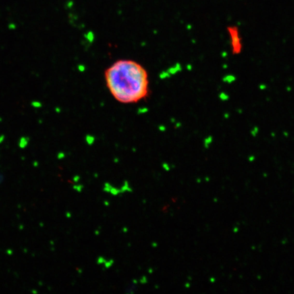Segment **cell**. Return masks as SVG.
<instances>
[{
	"label": "cell",
	"instance_id": "obj_22",
	"mask_svg": "<svg viewBox=\"0 0 294 294\" xmlns=\"http://www.w3.org/2000/svg\"><path fill=\"white\" fill-rule=\"evenodd\" d=\"M104 204L106 206H109L110 202H108V201H104Z\"/></svg>",
	"mask_w": 294,
	"mask_h": 294
},
{
	"label": "cell",
	"instance_id": "obj_16",
	"mask_svg": "<svg viewBox=\"0 0 294 294\" xmlns=\"http://www.w3.org/2000/svg\"><path fill=\"white\" fill-rule=\"evenodd\" d=\"M80 179V176H78V175H76V176H74V178H73V181H74V182H76V183H77V182L79 181Z\"/></svg>",
	"mask_w": 294,
	"mask_h": 294
},
{
	"label": "cell",
	"instance_id": "obj_28",
	"mask_svg": "<svg viewBox=\"0 0 294 294\" xmlns=\"http://www.w3.org/2000/svg\"><path fill=\"white\" fill-rule=\"evenodd\" d=\"M196 182H198V183H200V182H202V180H201L200 178H197V179H196Z\"/></svg>",
	"mask_w": 294,
	"mask_h": 294
},
{
	"label": "cell",
	"instance_id": "obj_24",
	"mask_svg": "<svg viewBox=\"0 0 294 294\" xmlns=\"http://www.w3.org/2000/svg\"><path fill=\"white\" fill-rule=\"evenodd\" d=\"M127 231H128V229H127V227H123V231L124 233H127Z\"/></svg>",
	"mask_w": 294,
	"mask_h": 294
},
{
	"label": "cell",
	"instance_id": "obj_32",
	"mask_svg": "<svg viewBox=\"0 0 294 294\" xmlns=\"http://www.w3.org/2000/svg\"><path fill=\"white\" fill-rule=\"evenodd\" d=\"M95 177H98V174H95Z\"/></svg>",
	"mask_w": 294,
	"mask_h": 294
},
{
	"label": "cell",
	"instance_id": "obj_15",
	"mask_svg": "<svg viewBox=\"0 0 294 294\" xmlns=\"http://www.w3.org/2000/svg\"><path fill=\"white\" fill-rule=\"evenodd\" d=\"M65 157V155L64 153H63V152L59 153L58 155H57V158L59 159H62L64 158Z\"/></svg>",
	"mask_w": 294,
	"mask_h": 294
},
{
	"label": "cell",
	"instance_id": "obj_18",
	"mask_svg": "<svg viewBox=\"0 0 294 294\" xmlns=\"http://www.w3.org/2000/svg\"><path fill=\"white\" fill-rule=\"evenodd\" d=\"M16 28V25H14V24H12V23H11V24H10L9 25V29H14Z\"/></svg>",
	"mask_w": 294,
	"mask_h": 294
},
{
	"label": "cell",
	"instance_id": "obj_27",
	"mask_svg": "<svg viewBox=\"0 0 294 294\" xmlns=\"http://www.w3.org/2000/svg\"><path fill=\"white\" fill-rule=\"evenodd\" d=\"M114 163H117L119 161V159L118 158H114Z\"/></svg>",
	"mask_w": 294,
	"mask_h": 294
},
{
	"label": "cell",
	"instance_id": "obj_9",
	"mask_svg": "<svg viewBox=\"0 0 294 294\" xmlns=\"http://www.w3.org/2000/svg\"><path fill=\"white\" fill-rule=\"evenodd\" d=\"M31 106L34 107V108H40L42 107V104L41 102H38V101H34V102H31Z\"/></svg>",
	"mask_w": 294,
	"mask_h": 294
},
{
	"label": "cell",
	"instance_id": "obj_6",
	"mask_svg": "<svg viewBox=\"0 0 294 294\" xmlns=\"http://www.w3.org/2000/svg\"><path fill=\"white\" fill-rule=\"evenodd\" d=\"M112 187V185H111L110 183H109V182H105V183H104V188H103V190H104V192L110 193V189H111Z\"/></svg>",
	"mask_w": 294,
	"mask_h": 294
},
{
	"label": "cell",
	"instance_id": "obj_2",
	"mask_svg": "<svg viewBox=\"0 0 294 294\" xmlns=\"http://www.w3.org/2000/svg\"><path fill=\"white\" fill-rule=\"evenodd\" d=\"M120 190H121V193H123L125 192H132V188L130 187L127 181H124L123 185H122V187L120 188Z\"/></svg>",
	"mask_w": 294,
	"mask_h": 294
},
{
	"label": "cell",
	"instance_id": "obj_1",
	"mask_svg": "<svg viewBox=\"0 0 294 294\" xmlns=\"http://www.w3.org/2000/svg\"><path fill=\"white\" fill-rule=\"evenodd\" d=\"M105 76L110 93L121 103H134L148 94L147 72L133 61H118L106 70Z\"/></svg>",
	"mask_w": 294,
	"mask_h": 294
},
{
	"label": "cell",
	"instance_id": "obj_4",
	"mask_svg": "<svg viewBox=\"0 0 294 294\" xmlns=\"http://www.w3.org/2000/svg\"><path fill=\"white\" fill-rule=\"evenodd\" d=\"M110 193H111L112 196H118V195L121 194V193L120 189H118L117 188V187H112L111 188V189H110Z\"/></svg>",
	"mask_w": 294,
	"mask_h": 294
},
{
	"label": "cell",
	"instance_id": "obj_3",
	"mask_svg": "<svg viewBox=\"0 0 294 294\" xmlns=\"http://www.w3.org/2000/svg\"><path fill=\"white\" fill-rule=\"evenodd\" d=\"M29 140L27 137H21L19 140V147L21 148H25L28 145Z\"/></svg>",
	"mask_w": 294,
	"mask_h": 294
},
{
	"label": "cell",
	"instance_id": "obj_25",
	"mask_svg": "<svg viewBox=\"0 0 294 294\" xmlns=\"http://www.w3.org/2000/svg\"><path fill=\"white\" fill-rule=\"evenodd\" d=\"M148 271V273H149V274H152L153 272V268H149Z\"/></svg>",
	"mask_w": 294,
	"mask_h": 294
},
{
	"label": "cell",
	"instance_id": "obj_30",
	"mask_svg": "<svg viewBox=\"0 0 294 294\" xmlns=\"http://www.w3.org/2000/svg\"><path fill=\"white\" fill-rule=\"evenodd\" d=\"M209 180H210V178H208V177H206V178H205V181H208H208H209Z\"/></svg>",
	"mask_w": 294,
	"mask_h": 294
},
{
	"label": "cell",
	"instance_id": "obj_29",
	"mask_svg": "<svg viewBox=\"0 0 294 294\" xmlns=\"http://www.w3.org/2000/svg\"><path fill=\"white\" fill-rule=\"evenodd\" d=\"M95 235H97V236L99 235V230H96V231H95Z\"/></svg>",
	"mask_w": 294,
	"mask_h": 294
},
{
	"label": "cell",
	"instance_id": "obj_13",
	"mask_svg": "<svg viewBox=\"0 0 294 294\" xmlns=\"http://www.w3.org/2000/svg\"><path fill=\"white\" fill-rule=\"evenodd\" d=\"M162 167H163V168L166 170V171H170V169H171L170 166L169 165V164H168V163H163Z\"/></svg>",
	"mask_w": 294,
	"mask_h": 294
},
{
	"label": "cell",
	"instance_id": "obj_23",
	"mask_svg": "<svg viewBox=\"0 0 294 294\" xmlns=\"http://www.w3.org/2000/svg\"><path fill=\"white\" fill-rule=\"evenodd\" d=\"M185 287H186V288H189V287H191V283H186L185 285Z\"/></svg>",
	"mask_w": 294,
	"mask_h": 294
},
{
	"label": "cell",
	"instance_id": "obj_12",
	"mask_svg": "<svg viewBox=\"0 0 294 294\" xmlns=\"http://www.w3.org/2000/svg\"><path fill=\"white\" fill-rule=\"evenodd\" d=\"M211 142H212V138H211V137H208V138H207L205 140V142H204L205 147H206V148H208V146H209V144L211 143Z\"/></svg>",
	"mask_w": 294,
	"mask_h": 294
},
{
	"label": "cell",
	"instance_id": "obj_19",
	"mask_svg": "<svg viewBox=\"0 0 294 294\" xmlns=\"http://www.w3.org/2000/svg\"><path fill=\"white\" fill-rule=\"evenodd\" d=\"M4 139H5V136H4V135L0 136V143H2V142H4Z\"/></svg>",
	"mask_w": 294,
	"mask_h": 294
},
{
	"label": "cell",
	"instance_id": "obj_14",
	"mask_svg": "<svg viewBox=\"0 0 294 294\" xmlns=\"http://www.w3.org/2000/svg\"><path fill=\"white\" fill-rule=\"evenodd\" d=\"M87 40H89V41L90 42H91L92 41H93V35L91 34V33H89L88 34V35H87Z\"/></svg>",
	"mask_w": 294,
	"mask_h": 294
},
{
	"label": "cell",
	"instance_id": "obj_20",
	"mask_svg": "<svg viewBox=\"0 0 294 294\" xmlns=\"http://www.w3.org/2000/svg\"><path fill=\"white\" fill-rule=\"evenodd\" d=\"M151 246H152L153 247L155 248V247H157V246H158V243H157V242H153L151 244Z\"/></svg>",
	"mask_w": 294,
	"mask_h": 294
},
{
	"label": "cell",
	"instance_id": "obj_26",
	"mask_svg": "<svg viewBox=\"0 0 294 294\" xmlns=\"http://www.w3.org/2000/svg\"><path fill=\"white\" fill-rule=\"evenodd\" d=\"M210 282L211 283H215V278H213V277H212V278H210Z\"/></svg>",
	"mask_w": 294,
	"mask_h": 294
},
{
	"label": "cell",
	"instance_id": "obj_7",
	"mask_svg": "<svg viewBox=\"0 0 294 294\" xmlns=\"http://www.w3.org/2000/svg\"><path fill=\"white\" fill-rule=\"evenodd\" d=\"M114 263V260L112 259H108V260H106V262L104 263V266H105V268H110V267H111L112 265H113Z\"/></svg>",
	"mask_w": 294,
	"mask_h": 294
},
{
	"label": "cell",
	"instance_id": "obj_10",
	"mask_svg": "<svg viewBox=\"0 0 294 294\" xmlns=\"http://www.w3.org/2000/svg\"><path fill=\"white\" fill-rule=\"evenodd\" d=\"M73 189L75 190V191H78V192H81L82 191V190H83V186L82 185H74V187H73Z\"/></svg>",
	"mask_w": 294,
	"mask_h": 294
},
{
	"label": "cell",
	"instance_id": "obj_17",
	"mask_svg": "<svg viewBox=\"0 0 294 294\" xmlns=\"http://www.w3.org/2000/svg\"><path fill=\"white\" fill-rule=\"evenodd\" d=\"M78 70H79L80 72H84V70H85V68H84V66L83 65H80L78 66Z\"/></svg>",
	"mask_w": 294,
	"mask_h": 294
},
{
	"label": "cell",
	"instance_id": "obj_31",
	"mask_svg": "<svg viewBox=\"0 0 294 294\" xmlns=\"http://www.w3.org/2000/svg\"><path fill=\"white\" fill-rule=\"evenodd\" d=\"M57 110L58 112H60V111H61V110H59V108H57V110Z\"/></svg>",
	"mask_w": 294,
	"mask_h": 294
},
{
	"label": "cell",
	"instance_id": "obj_8",
	"mask_svg": "<svg viewBox=\"0 0 294 294\" xmlns=\"http://www.w3.org/2000/svg\"><path fill=\"white\" fill-rule=\"evenodd\" d=\"M107 260L105 257L102 256H99L97 259V264L99 265H102V264H104V263L106 262V261Z\"/></svg>",
	"mask_w": 294,
	"mask_h": 294
},
{
	"label": "cell",
	"instance_id": "obj_11",
	"mask_svg": "<svg viewBox=\"0 0 294 294\" xmlns=\"http://www.w3.org/2000/svg\"><path fill=\"white\" fill-rule=\"evenodd\" d=\"M139 282L140 283H141V284H146V283H147V282H148V279H147V277L146 276H142V277L140 279Z\"/></svg>",
	"mask_w": 294,
	"mask_h": 294
},
{
	"label": "cell",
	"instance_id": "obj_21",
	"mask_svg": "<svg viewBox=\"0 0 294 294\" xmlns=\"http://www.w3.org/2000/svg\"><path fill=\"white\" fill-rule=\"evenodd\" d=\"M138 283V280L137 279H133V280H132V283H133V285H137Z\"/></svg>",
	"mask_w": 294,
	"mask_h": 294
},
{
	"label": "cell",
	"instance_id": "obj_5",
	"mask_svg": "<svg viewBox=\"0 0 294 294\" xmlns=\"http://www.w3.org/2000/svg\"><path fill=\"white\" fill-rule=\"evenodd\" d=\"M85 140H86L87 143L89 145H92L94 143V142H95L94 136H90V135H87V136H86V138H85Z\"/></svg>",
	"mask_w": 294,
	"mask_h": 294
}]
</instances>
